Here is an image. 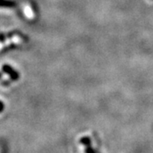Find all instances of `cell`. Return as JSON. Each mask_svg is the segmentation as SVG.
Masks as SVG:
<instances>
[{
  "label": "cell",
  "mask_w": 153,
  "mask_h": 153,
  "mask_svg": "<svg viewBox=\"0 0 153 153\" xmlns=\"http://www.w3.org/2000/svg\"><path fill=\"white\" fill-rule=\"evenodd\" d=\"M4 104L0 101V113L4 111Z\"/></svg>",
  "instance_id": "6da1fadb"
}]
</instances>
